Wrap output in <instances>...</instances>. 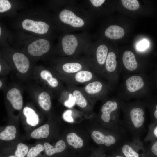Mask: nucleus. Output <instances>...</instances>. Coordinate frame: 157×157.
Returning a JSON list of instances; mask_svg holds the SVG:
<instances>
[{"label":"nucleus","mask_w":157,"mask_h":157,"mask_svg":"<svg viewBox=\"0 0 157 157\" xmlns=\"http://www.w3.org/2000/svg\"><path fill=\"white\" fill-rule=\"evenodd\" d=\"M145 104L144 100L132 102L123 100L121 110L123 117L122 120L123 130L132 139L140 140L144 129Z\"/></svg>","instance_id":"nucleus-1"},{"label":"nucleus","mask_w":157,"mask_h":157,"mask_svg":"<svg viewBox=\"0 0 157 157\" xmlns=\"http://www.w3.org/2000/svg\"><path fill=\"white\" fill-rule=\"evenodd\" d=\"M11 6V4L8 0H0V12L3 13L9 10Z\"/></svg>","instance_id":"nucleus-32"},{"label":"nucleus","mask_w":157,"mask_h":157,"mask_svg":"<svg viewBox=\"0 0 157 157\" xmlns=\"http://www.w3.org/2000/svg\"><path fill=\"white\" fill-rule=\"evenodd\" d=\"M12 59L16 68L20 72L25 73L28 71L30 62L24 54L19 52L15 53L13 55Z\"/></svg>","instance_id":"nucleus-17"},{"label":"nucleus","mask_w":157,"mask_h":157,"mask_svg":"<svg viewBox=\"0 0 157 157\" xmlns=\"http://www.w3.org/2000/svg\"><path fill=\"white\" fill-rule=\"evenodd\" d=\"M28 148L25 144H19L15 152V155L17 157H24L28 152Z\"/></svg>","instance_id":"nucleus-30"},{"label":"nucleus","mask_w":157,"mask_h":157,"mask_svg":"<svg viewBox=\"0 0 157 157\" xmlns=\"http://www.w3.org/2000/svg\"><path fill=\"white\" fill-rule=\"evenodd\" d=\"M16 132V129L14 126H8L6 127L3 131L1 133L0 138L4 140H12L15 138Z\"/></svg>","instance_id":"nucleus-23"},{"label":"nucleus","mask_w":157,"mask_h":157,"mask_svg":"<svg viewBox=\"0 0 157 157\" xmlns=\"http://www.w3.org/2000/svg\"><path fill=\"white\" fill-rule=\"evenodd\" d=\"M23 113L26 117V122L29 125L35 126L38 124L39 121L38 116L32 109L26 107L23 110Z\"/></svg>","instance_id":"nucleus-21"},{"label":"nucleus","mask_w":157,"mask_h":157,"mask_svg":"<svg viewBox=\"0 0 157 157\" xmlns=\"http://www.w3.org/2000/svg\"><path fill=\"white\" fill-rule=\"evenodd\" d=\"M66 60L61 66V70L66 76L74 74L81 70L92 69L83 56L68 57Z\"/></svg>","instance_id":"nucleus-10"},{"label":"nucleus","mask_w":157,"mask_h":157,"mask_svg":"<svg viewBox=\"0 0 157 157\" xmlns=\"http://www.w3.org/2000/svg\"><path fill=\"white\" fill-rule=\"evenodd\" d=\"M1 27H0V36H1Z\"/></svg>","instance_id":"nucleus-40"},{"label":"nucleus","mask_w":157,"mask_h":157,"mask_svg":"<svg viewBox=\"0 0 157 157\" xmlns=\"http://www.w3.org/2000/svg\"><path fill=\"white\" fill-rule=\"evenodd\" d=\"M95 42V36L87 32L68 33L61 38L60 45L64 54L68 57L84 54Z\"/></svg>","instance_id":"nucleus-4"},{"label":"nucleus","mask_w":157,"mask_h":157,"mask_svg":"<svg viewBox=\"0 0 157 157\" xmlns=\"http://www.w3.org/2000/svg\"><path fill=\"white\" fill-rule=\"evenodd\" d=\"M69 92L72 95L75 103L82 108H85L87 106L88 97L81 87L69 85Z\"/></svg>","instance_id":"nucleus-16"},{"label":"nucleus","mask_w":157,"mask_h":157,"mask_svg":"<svg viewBox=\"0 0 157 157\" xmlns=\"http://www.w3.org/2000/svg\"><path fill=\"white\" fill-rule=\"evenodd\" d=\"M145 152L148 156L152 155V156L157 157V140L150 142Z\"/></svg>","instance_id":"nucleus-28"},{"label":"nucleus","mask_w":157,"mask_h":157,"mask_svg":"<svg viewBox=\"0 0 157 157\" xmlns=\"http://www.w3.org/2000/svg\"><path fill=\"white\" fill-rule=\"evenodd\" d=\"M7 98L11 103L13 107L17 110H20L23 106V99L20 91L15 88L8 91Z\"/></svg>","instance_id":"nucleus-18"},{"label":"nucleus","mask_w":157,"mask_h":157,"mask_svg":"<svg viewBox=\"0 0 157 157\" xmlns=\"http://www.w3.org/2000/svg\"><path fill=\"white\" fill-rule=\"evenodd\" d=\"M140 157H148L146 154H145V153L144 152L142 154L141 156H140Z\"/></svg>","instance_id":"nucleus-38"},{"label":"nucleus","mask_w":157,"mask_h":157,"mask_svg":"<svg viewBox=\"0 0 157 157\" xmlns=\"http://www.w3.org/2000/svg\"><path fill=\"white\" fill-rule=\"evenodd\" d=\"M151 112V118L153 122H157V104L152 108L148 107Z\"/></svg>","instance_id":"nucleus-34"},{"label":"nucleus","mask_w":157,"mask_h":157,"mask_svg":"<svg viewBox=\"0 0 157 157\" xmlns=\"http://www.w3.org/2000/svg\"><path fill=\"white\" fill-rule=\"evenodd\" d=\"M109 51L106 45L96 41L83 54L91 69L99 77H101Z\"/></svg>","instance_id":"nucleus-6"},{"label":"nucleus","mask_w":157,"mask_h":157,"mask_svg":"<svg viewBox=\"0 0 157 157\" xmlns=\"http://www.w3.org/2000/svg\"><path fill=\"white\" fill-rule=\"evenodd\" d=\"M72 113V111L71 110H68L65 111L63 115V119L68 122H73L74 119L71 116Z\"/></svg>","instance_id":"nucleus-33"},{"label":"nucleus","mask_w":157,"mask_h":157,"mask_svg":"<svg viewBox=\"0 0 157 157\" xmlns=\"http://www.w3.org/2000/svg\"><path fill=\"white\" fill-rule=\"evenodd\" d=\"M121 73V68L118 65L116 54L113 51H109L101 77L106 80L111 91L118 85Z\"/></svg>","instance_id":"nucleus-7"},{"label":"nucleus","mask_w":157,"mask_h":157,"mask_svg":"<svg viewBox=\"0 0 157 157\" xmlns=\"http://www.w3.org/2000/svg\"><path fill=\"white\" fill-rule=\"evenodd\" d=\"M1 65H0V72L1 71Z\"/></svg>","instance_id":"nucleus-42"},{"label":"nucleus","mask_w":157,"mask_h":157,"mask_svg":"<svg viewBox=\"0 0 157 157\" xmlns=\"http://www.w3.org/2000/svg\"><path fill=\"white\" fill-rule=\"evenodd\" d=\"M50 49V44L46 39L41 38L36 40L28 47V53L31 55L40 56L47 52Z\"/></svg>","instance_id":"nucleus-14"},{"label":"nucleus","mask_w":157,"mask_h":157,"mask_svg":"<svg viewBox=\"0 0 157 157\" xmlns=\"http://www.w3.org/2000/svg\"><path fill=\"white\" fill-rule=\"evenodd\" d=\"M58 17L65 30L71 32L87 29L94 19L84 7L74 1L60 11Z\"/></svg>","instance_id":"nucleus-2"},{"label":"nucleus","mask_w":157,"mask_h":157,"mask_svg":"<svg viewBox=\"0 0 157 157\" xmlns=\"http://www.w3.org/2000/svg\"><path fill=\"white\" fill-rule=\"evenodd\" d=\"M66 139L69 144L75 149L80 148L83 146V140L75 133H71L68 134Z\"/></svg>","instance_id":"nucleus-24"},{"label":"nucleus","mask_w":157,"mask_h":157,"mask_svg":"<svg viewBox=\"0 0 157 157\" xmlns=\"http://www.w3.org/2000/svg\"><path fill=\"white\" fill-rule=\"evenodd\" d=\"M44 147L46 154L51 156L54 154L63 151L66 147V145L62 140L58 141L56 144L55 147H53L47 142L44 144Z\"/></svg>","instance_id":"nucleus-20"},{"label":"nucleus","mask_w":157,"mask_h":157,"mask_svg":"<svg viewBox=\"0 0 157 157\" xmlns=\"http://www.w3.org/2000/svg\"><path fill=\"white\" fill-rule=\"evenodd\" d=\"M38 102L41 107L46 111L49 110L51 107V98L49 94L45 92L41 93L38 97Z\"/></svg>","instance_id":"nucleus-25"},{"label":"nucleus","mask_w":157,"mask_h":157,"mask_svg":"<svg viewBox=\"0 0 157 157\" xmlns=\"http://www.w3.org/2000/svg\"><path fill=\"white\" fill-rule=\"evenodd\" d=\"M82 88L88 98L90 99H104L111 91L107 82L99 77L85 84Z\"/></svg>","instance_id":"nucleus-8"},{"label":"nucleus","mask_w":157,"mask_h":157,"mask_svg":"<svg viewBox=\"0 0 157 157\" xmlns=\"http://www.w3.org/2000/svg\"><path fill=\"white\" fill-rule=\"evenodd\" d=\"M49 126L44 125L34 130L31 133V137L35 139L47 138L49 134Z\"/></svg>","instance_id":"nucleus-22"},{"label":"nucleus","mask_w":157,"mask_h":157,"mask_svg":"<svg viewBox=\"0 0 157 157\" xmlns=\"http://www.w3.org/2000/svg\"><path fill=\"white\" fill-rule=\"evenodd\" d=\"M75 103L72 95L69 92L68 99L65 101L64 103V105L68 107L71 108L74 105Z\"/></svg>","instance_id":"nucleus-36"},{"label":"nucleus","mask_w":157,"mask_h":157,"mask_svg":"<svg viewBox=\"0 0 157 157\" xmlns=\"http://www.w3.org/2000/svg\"><path fill=\"white\" fill-rule=\"evenodd\" d=\"M2 85V82L1 80L0 81V87H1Z\"/></svg>","instance_id":"nucleus-39"},{"label":"nucleus","mask_w":157,"mask_h":157,"mask_svg":"<svg viewBox=\"0 0 157 157\" xmlns=\"http://www.w3.org/2000/svg\"><path fill=\"white\" fill-rule=\"evenodd\" d=\"M44 149V146L38 144L35 147L31 148L28 151L27 157H35Z\"/></svg>","instance_id":"nucleus-31"},{"label":"nucleus","mask_w":157,"mask_h":157,"mask_svg":"<svg viewBox=\"0 0 157 157\" xmlns=\"http://www.w3.org/2000/svg\"><path fill=\"white\" fill-rule=\"evenodd\" d=\"M8 157H17L14 156H10Z\"/></svg>","instance_id":"nucleus-41"},{"label":"nucleus","mask_w":157,"mask_h":157,"mask_svg":"<svg viewBox=\"0 0 157 157\" xmlns=\"http://www.w3.org/2000/svg\"><path fill=\"white\" fill-rule=\"evenodd\" d=\"M105 99L101 108V119L106 124L112 121L116 130L124 131L119 117L123 100L117 96Z\"/></svg>","instance_id":"nucleus-5"},{"label":"nucleus","mask_w":157,"mask_h":157,"mask_svg":"<svg viewBox=\"0 0 157 157\" xmlns=\"http://www.w3.org/2000/svg\"><path fill=\"white\" fill-rule=\"evenodd\" d=\"M149 45L148 42L146 40H143L137 44V49L140 51H143L149 47Z\"/></svg>","instance_id":"nucleus-35"},{"label":"nucleus","mask_w":157,"mask_h":157,"mask_svg":"<svg viewBox=\"0 0 157 157\" xmlns=\"http://www.w3.org/2000/svg\"><path fill=\"white\" fill-rule=\"evenodd\" d=\"M147 84L145 73L124 75L117 96L127 101L133 99H144L147 96Z\"/></svg>","instance_id":"nucleus-3"},{"label":"nucleus","mask_w":157,"mask_h":157,"mask_svg":"<svg viewBox=\"0 0 157 157\" xmlns=\"http://www.w3.org/2000/svg\"><path fill=\"white\" fill-rule=\"evenodd\" d=\"M98 76L92 69H86L67 76L66 78L69 85L76 86L79 84H85L98 78Z\"/></svg>","instance_id":"nucleus-13"},{"label":"nucleus","mask_w":157,"mask_h":157,"mask_svg":"<svg viewBox=\"0 0 157 157\" xmlns=\"http://www.w3.org/2000/svg\"><path fill=\"white\" fill-rule=\"evenodd\" d=\"M41 78L45 80L53 88H57L59 83L58 79L53 76L51 73L47 70L42 71L40 74Z\"/></svg>","instance_id":"nucleus-26"},{"label":"nucleus","mask_w":157,"mask_h":157,"mask_svg":"<svg viewBox=\"0 0 157 157\" xmlns=\"http://www.w3.org/2000/svg\"><path fill=\"white\" fill-rule=\"evenodd\" d=\"M119 153L124 157H140L138 151L141 150L144 152L145 149L141 140L126 139L118 149Z\"/></svg>","instance_id":"nucleus-11"},{"label":"nucleus","mask_w":157,"mask_h":157,"mask_svg":"<svg viewBox=\"0 0 157 157\" xmlns=\"http://www.w3.org/2000/svg\"><path fill=\"white\" fill-rule=\"evenodd\" d=\"M115 157H124L122 155L120 154L119 153L117 155H116Z\"/></svg>","instance_id":"nucleus-37"},{"label":"nucleus","mask_w":157,"mask_h":157,"mask_svg":"<svg viewBox=\"0 0 157 157\" xmlns=\"http://www.w3.org/2000/svg\"><path fill=\"white\" fill-rule=\"evenodd\" d=\"M122 61L124 68L121 69V73L124 75L145 73L138 65L134 53L127 51L123 53Z\"/></svg>","instance_id":"nucleus-12"},{"label":"nucleus","mask_w":157,"mask_h":157,"mask_svg":"<svg viewBox=\"0 0 157 157\" xmlns=\"http://www.w3.org/2000/svg\"><path fill=\"white\" fill-rule=\"evenodd\" d=\"M123 6L126 8L131 10H135L138 9L140 4L136 0H122Z\"/></svg>","instance_id":"nucleus-29"},{"label":"nucleus","mask_w":157,"mask_h":157,"mask_svg":"<svg viewBox=\"0 0 157 157\" xmlns=\"http://www.w3.org/2000/svg\"><path fill=\"white\" fill-rule=\"evenodd\" d=\"M104 35L107 38L113 40H117L123 37L125 31L121 27L112 25L108 27L104 31Z\"/></svg>","instance_id":"nucleus-19"},{"label":"nucleus","mask_w":157,"mask_h":157,"mask_svg":"<svg viewBox=\"0 0 157 157\" xmlns=\"http://www.w3.org/2000/svg\"><path fill=\"white\" fill-rule=\"evenodd\" d=\"M126 132L124 131L117 132L115 134H105L103 133L94 131L91 134V137L97 144L108 147L115 145L117 149L121 144L125 140Z\"/></svg>","instance_id":"nucleus-9"},{"label":"nucleus","mask_w":157,"mask_h":157,"mask_svg":"<svg viewBox=\"0 0 157 157\" xmlns=\"http://www.w3.org/2000/svg\"><path fill=\"white\" fill-rule=\"evenodd\" d=\"M22 26L24 30L39 34L46 33L49 28V24L44 22L28 19L23 21Z\"/></svg>","instance_id":"nucleus-15"},{"label":"nucleus","mask_w":157,"mask_h":157,"mask_svg":"<svg viewBox=\"0 0 157 157\" xmlns=\"http://www.w3.org/2000/svg\"><path fill=\"white\" fill-rule=\"evenodd\" d=\"M157 140V122H153L148 127L147 135L144 138L146 142H150Z\"/></svg>","instance_id":"nucleus-27"}]
</instances>
